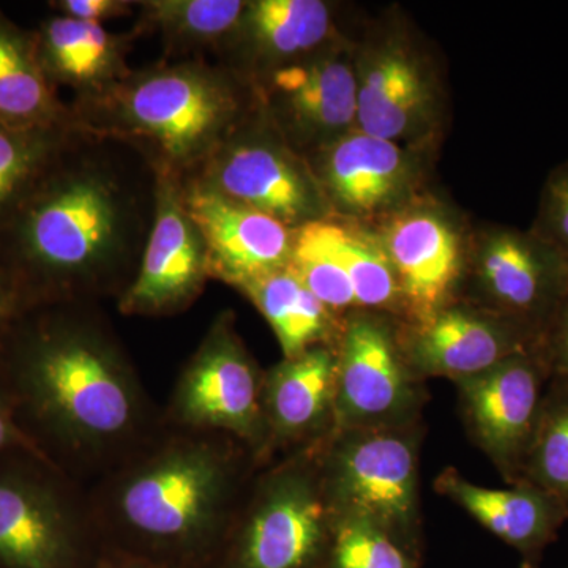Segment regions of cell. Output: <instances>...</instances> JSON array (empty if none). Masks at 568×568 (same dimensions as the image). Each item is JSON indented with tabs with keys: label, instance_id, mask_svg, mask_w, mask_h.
Segmentation results:
<instances>
[{
	"label": "cell",
	"instance_id": "obj_2",
	"mask_svg": "<svg viewBox=\"0 0 568 568\" xmlns=\"http://www.w3.org/2000/svg\"><path fill=\"white\" fill-rule=\"evenodd\" d=\"M0 376L22 433L84 487L163 424L100 304L26 310L0 339Z\"/></svg>",
	"mask_w": 568,
	"mask_h": 568
},
{
	"label": "cell",
	"instance_id": "obj_28",
	"mask_svg": "<svg viewBox=\"0 0 568 568\" xmlns=\"http://www.w3.org/2000/svg\"><path fill=\"white\" fill-rule=\"evenodd\" d=\"M245 6L244 0H145L138 2L141 17L134 32H159L173 52L219 51Z\"/></svg>",
	"mask_w": 568,
	"mask_h": 568
},
{
	"label": "cell",
	"instance_id": "obj_8",
	"mask_svg": "<svg viewBox=\"0 0 568 568\" xmlns=\"http://www.w3.org/2000/svg\"><path fill=\"white\" fill-rule=\"evenodd\" d=\"M334 518L375 523L417 549L418 448L407 426L335 433L320 450Z\"/></svg>",
	"mask_w": 568,
	"mask_h": 568
},
{
	"label": "cell",
	"instance_id": "obj_16",
	"mask_svg": "<svg viewBox=\"0 0 568 568\" xmlns=\"http://www.w3.org/2000/svg\"><path fill=\"white\" fill-rule=\"evenodd\" d=\"M549 379L540 351H526L457 383L467 432L510 485L521 481Z\"/></svg>",
	"mask_w": 568,
	"mask_h": 568
},
{
	"label": "cell",
	"instance_id": "obj_32",
	"mask_svg": "<svg viewBox=\"0 0 568 568\" xmlns=\"http://www.w3.org/2000/svg\"><path fill=\"white\" fill-rule=\"evenodd\" d=\"M529 231L568 264V160L556 166L545 181Z\"/></svg>",
	"mask_w": 568,
	"mask_h": 568
},
{
	"label": "cell",
	"instance_id": "obj_23",
	"mask_svg": "<svg viewBox=\"0 0 568 568\" xmlns=\"http://www.w3.org/2000/svg\"><path fill=\"white\" fill-rule=\"evenodd\" d=\"M41 69L55 89L77 93L74 102L97 99L130 73L126 54L133 33L52 14L36 29Z\"/></svg>",
	"mask_w": 568,
	"mask_h": 568
},
{
	"label": "cell",
	"instance_id": "obj_6",
	"mask_svg": "<svg viewBox=\"0 0 568 568\" xmlns=\"http://www.w3.org/2000/svg\"><path fill=\"white\" fill-rule=\"evenodd\" d=\"M357 129L406 148L435 152L446 122L443 71L402 14L376 21L354 41Z\"/></svg>",
	"mask_w": 568,
	"mask_h": 568
},
{
	"label": "cell",
	"instance_id": "obj_29",
	"mask_svg": "<svg viewBox=\"0 0 568 568\" xmlns=\"http://www.w3.org/2000/svg\"><path fill=\"white\" fill-rule=\"evenodd\" d=\"M521 480L555 496L568 517V379H549Z\"/></svg>",
	"mask_w": 568,
	"mask_h": 568
},
{
	"label": "cell",
	"instance_id": "obj_34",
	"mask_svg": "<svg viewBox=\"0 0 568 568\" xmlns=\"http://www.w3.org/2000/svg\"><path fill=\"white\" fill-rule=\"evenodd\" d=\"M138 2L129 0H54L50 3L51 10L63 17L85 22H103L126 17L132 13Z\"/></svg>",
	"mask_w": 568,
	"mask_h": 568
},
{
	"label": "cell",
	"instance_id": "obj_18",
	"mask_svg": "<svg viewBox=\"0 0 568 568\" xmlns=\"http://www.w3.org/2000/svg\"><path fill=\"white\" fill-rule=\"evenodd\" d=\"M398 335L418 379L448 377L458 383L511 355L538 351V339L525 327L463 297L422 323L398 321Z\"/></svg>",
	"mask_w": 568,
	"mask_h": 568
},
{
	"label": "cell",
	"instance_id": "obj_26",
	"mask_svg": "<svg viewBox=\"0 0 568 568\" xmlns=\"http://www.w3.org/2000/svg\"><path fill=\"white\" fill-rule=\"evenodd\" d=\"M313 226L349 276L358 310L402 320L398 282L375 233L369 227L335 216L317 220Z\"/></svg>",
	"mask_w": 568,
	"mask_h": 568
},
{
	"label": "cell",
	"instance_id": "obj_3",
	"mask_svg": "<svg viewBox=\"0 0 568 568\" xmlns=\"http://www.w3.org/2000/svg\"><path fill=\"white\" fill-rule=\"evenodd\" d=\"M260 466L234 437L163 422L85 487L97 534L112 551L168 568L211 558Z\"/></svg>",
	"mask_w": 568,
	"mask_h": 568
},
{
	"label": "cell",
	"instance_id": "obj_35",
	"mask_svg": "<svg viewBox=\"0 0 568 568\" xmlns=\"http://www.w3.org/2000/svg\"><path fill=\"white\" fill-rule=\"evenodd\" d=\"M21 450L32 452V454L47 458L37 450V447L33 446L29 437L22 433L20 425H18L13 399H11L9 388H7L2 376H0V455Z\"/></svg>",
	"mask_w": 568,
	"mask_h": 568
},
{
	"label": "cell",
	"instance_id": "obj_31",
	"mask_svg": "<svg viewBox=\"0 0 568 568\" xmlns=\"http://www.w3.org/2000/svg\"><path fill=\"white\" fill-rule=\"evenodd\" d=\"M290 264L306 290L312 291L334 315L343 317L358 310L349 276L321 241L313 223L294 230Z\"/></svg>",
	"mask_w": 568,
	"mask_h": 568
},
{
	"label": "cell",
	"instance_id": "obj_12",
	"mask_svg": "<svg viewBox=\"0 0 568 568\" xmlns=\"http://www.w3.org/2000/svg\"><path fill=\"white\" fill-rule=\"evenodd\" d=\"M369 230L398 282L399 323H422L462 295L473 230L454 205L426 192Z\"/></svg>",
	"mask_w": 568,
	"mask_h": 568
},
{
	"label": "cell",
	"instance_id": "obj_21",
	"mask_svg": "<svg viewBox=\"0 0 568 568\" xmlns=\"http://www.w3.org/2000/svg\"><path fill=\"white\" fill-rule=\"evenodd\" d=\"M335 345H321L283 358L264 375L263 409L267 462L278 448L313 446L334 429Z\"/></svg>",
	"mask_w": 568,
	"mask_h": 568
},
{
	"label": "cell",
	"instance_id": "obj_9",
	"mask_svg": "<svg viewBox=\"0 0 568 568\" xmlns=\"http://www.w3.org/2000/svg\"><path fill=\"white\" fill-rule=\"evenodd\" d=\"M263 387L264 375L239 335L233 313L223 312L183 366L163 422L234 437L265 465Z\"/></svg>",
	"mask_w": 568,
	"mask_h": 568
},
{
	"label": "cell",
	"instance_id": "obj_33",
	"mask_svg": "<svg viewBox=\"0 0 568 568\" xmlns=\"http://www.w3.org/2000/svg\"><path fill=\"white\" fill-rule=\"evenodd\" d=\"M538 351L551 377L568 379V290L541 336Z\"/></svg>",
	"mask_w": 568,
	"mask_h": 568
},
{
	"label": "cell",
	"instance_id": "obj_25",
	"mask_svg": "<svg viewBox=\"0 0 568 568\" xmlns=\"http://www.w3.org/2000/svg\"><path fill=\"white\" fill-rule=\"evenodd\" d=\"M237 291L250 298L271 325L283 358L297 357L315 346L335 345L343 317L334 315L306 290L291 264Z\"/></svg>",
	"mask_w": 568,
	"mask_h": 568
},
{
	"label": "cell",
	"instance_id": "obj_14",
	"mask_svg": "<svg viewBox=\"0 0 568 568\" xmlns=\"http://www.w3.org/2000/svg\"><path fill=\"white\" fill-rule=\"evenodd\" d=\"M432 151L353 132L306 156L331 216L373 227L429 192Z\"/></svg>",
	"mask_w": 568,
	"mask_h": 568
},
{
	"label": "cell",
	"instance_id": "obj_13",
	"mask_svg": "<svg viewBox=\"0 0 568 568\" xmlns=\"http://www.w3.org/2000/svg\"><path fill=\"white\" fill-rule=\"evenodd\" d=\"M567 290L568 264L529 230L485 224L470 231L463 298L525 327L538 349Z\"/></svg>",
	"mask_w": 568,
	"mask_h": 568
},
{
	"label": "cell",
	"instance_id": "obj_22",
	"mask_svg": "<svg viewBox=\"0 0 568 568\" xmlns=\"http://www.w3.org/2000/svg\"><path fill=\"white\" fill-rule=\"evenodd\" d=\"M435 488L493 536L517 549L523 564L534 568H538L545 549L558 540L559 529L568 519L555 496L526 480L495 489L473 484L457 469H446Z\"/></svg>",
	"mask_w": 568,
	"mask_h": 568
},
{
	"label": "cell",
	"instance_id": "obj_36",
	"mask_svg": "<svg viewBox=\"0 0 568 568\" xmlns=\"http://www.w3.org/2000/svg\"><path fill=\"white\" fill-rule=\"evenodd\" d=\"M29 310L24 298L18 293L13 283L0 272V339L10 331L11 325L17 323L18 317Z\"/></svg>",
	"mask_w": 568,
	"mask_h": 568
},
{
	"label": "cell",
	"instance_id": "obj_20",
	"mask_svg": "<svg viewBox=\"0 0 568 568\" xmlns=\"http://www.w3.org/2000/svg\"><path fill=\"white\" fill-rule=\"evenodd\" d=\"M343 39L323 0H252L219 54L223 65L256 80Z\"/></svg>",
	"mask_w": 568,
	"mask_h": 568
},
{
	"label": "cell",
	"instance_id": "obj_10",
	"mask_svg": "<svg viewBox=\"0 0 568 568\" xmlns=\"http://www.w3.org/2000/svg\"><path fill=\"white\" fill-rule=\"evenodd\" d=\"M291 230L331 216L306 159L294 151L261 104L193 175Z\"/></svg>",
	"mask_w": 568,
	"mask_h": 568
},
{
	"label": "cell",
	"instance_id": "obj_15",
	"mask_svg": "<svg viewBox=\"0 0 568 568\" xmlns=\"http://www.w3.org/2000/svg\"><path fill=\"white\" fill-rule=\"evenodd\" d=\"M254 82L265 114L304 159L357 129L354 41L345 37Z\"/></svg>",
	"mask_w": 568,
	"mask_h": 568
},
{
	"label": "cell",
	"instance_id": "obj_11",
	"mask_svg": "<svg viewBox=\"0 0 568 568\" xmlns=\"http://www.w3.org/2000/svg\"><path fill=\"white\" fill-rule=\"evenodd\" d=\"M336 349L335 433L413 425L418 377L407 365L398 320L354 310L343 316Z\"/></svg>",
	"mask_w": 568,
	"mask_h": 568
},
{
	"label": "cell",
	"instance_id": "obj_38",
	"mask_svg": "<svg viewBox=\"0 0 568 568\" xmlns=\"http://www.w3.org/2000/svg\"><path fill=\"white\" fill-rule=\"evenodd\" d=\"M521 568H534V567L528 566V564H523Z\"/></svg>",
	"mask_w": 568,
	"mask_h": 568
},
{
	"label": "cell",
	"instance_id": "obj_1",
	"mask_svg": "<svg viewBox=\"0 0 568 568\" xmlns=\"http://www.w3.org/2000/svg\"><path fill=\"white\" fill-rule=\"evenodd\" d=\"M155 203L156 171L140 151L77 126L0 234V272L29 308L118 302L140 272Z\"/></svg>",
	"mask_w": 568,
	"mask_h": 568
},
{
	"label": "cell",
	"instance_id": "obj_19",
	"mask_svg": "<svg viewBox=\"0 0 568 568\" xmlns=\"http://www.w3.org/2000/svg\"><path fill=\"white\" fill-rule=\"evenodd\" d=\"M186 212L203 234L211 278L239 287L291 263L294 230L194 179L181 181Z\"/></svg>",
	"mask_w": 568,
	"mask_h": 568
},
{
	"label": "cell",
	"instance_id": "obj_27",
	"mask_svg": "<svg viewBox=\"0 0 568 568\" xmlns=\"http://www.w3.org/2000/svg\"><path fill=\"white\" fill-rule=\"evenodd\" d=\"M74 130V122L29 130L0 126V234L28 203Z\"/></svg>",
	"mask_w": 568,
	"mask_h": 568
},
{
	"label": "cell",
	"instance_id": "obj_30",
	"mask_svg": "<svg viewBox=\"0 0 568 568\" xmlns=\"http://www.w3.org/2000/svg\"><path fill=\"white\" fill-rule=\"evenodd\" d=\"M418 549L362 518L334 519L324 568H418Z\"/></svg>",
	"mask_w": 568,
	"mask_h": 568
},
{
	"label": "cell",
	"instance_id": "obj_24",
	"mask_svg": "<svg viewBox=\"0 0 568 568\" xmlns=\"http://www.w3.org/2000/svg\"><path fill=\"white\" fill-rule=\"evenodd\" d=\"M71 122V108L41 69L36 32L0 9V126L29 130Z\"/></svg>",
	"mask_w": 568,
	"mask_h": 568
},
{
	"label": "cell",
	"instance_id": "obj_7",
	"mask_svg": "<svg viewBox=\"0 0 568 568\" xmlns=\"http://www.w3.org/2000/svg\"><path fill=\"white\" fill-rule=\"evenodd\" d=\"M93 537L84 485L32 452L0 455V568H77Z\"/></svg>",
	"mask_w": 568,
	"mask_h": 568
},
{
	"label": "cell",
	"instance_id": "obj_17",
	"mask_svg": "<svg viewBox=\"0 0 568 568\" xmlns=\"http://www.w3.org/2000/svg\"><path fill=\"white\" fill-rule=\"evenodd\" d=\"M209 278L207 250L203 234L186 212L181 181L156 171L155 219L140 272L118 301L119 313L178 315L196 302Z\"/></svg>",
	"mask_w": 568,
	"mask_h": 568
},
{
	"label": "cell",
	"instance_id": "obj_37",
	"mask_svg": "<svg viewBox=\"0 0 568 568\" xmlns=\"http://www.w3.org/2000/svg\"><path fill=\"white\" fill-rule=\"evenodd\" d=\"M95 568H168L163 566H159V564H153L151 560H145L141 558H134V556L123 555V552L119 551H110L104 552L102 559L97 562Z\"/></svg>",
	"mask_w": 568,
	"mask_h": 568
},
{
	"label": "cell",
	"instance_id": "obj_5",
	"mask_svg": "<svg viewBox=\"0 0 568 568\" xmlns=\"http://www.w3.org/2000/svg\"><path fill=\"white\" fill-rule=\"evenodd\" d=\"M321 444L254 474L220 548V568H324L335 518Z\"/></svg>",
	"mask_w": 568,
	"mask_h": 568
},
{
	"label": "cell",
	"instance_id": "obj_4",
	"mask_svg": "<svg viewBox=\"0 0 568 568\" xmlns=\"http://www.w3.org/2000/svg\"><path fill=\"white\" fill-rule=\"evenodd\" d=\"M85 132L140 151L156 171L190 178L260 110L256 82L200 59L130 71L97 99L71 104Z\"/></svg>",
	"mask_w": 568,
	"mask_h": 568
}]
</instances>
